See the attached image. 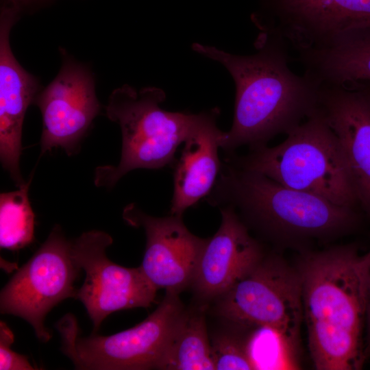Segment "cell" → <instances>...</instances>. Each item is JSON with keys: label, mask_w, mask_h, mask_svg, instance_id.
Listing matches in <instances>:
<instances>
[{"label": "cell", "mask_w": 370, "mask_h": 370, "mask_svg": "<svg viewBox=\"0 0 370 370\" xmlns=\"http://www.w3.org/2000/svg\"><path fill=\"white\" fill-rule=\"evenodd\" d=\"M193 49L223 65L236 85L231 129L223 132L220 147L232 152L247 145H266L277 134H287L319 106L321 84L309 75L293 73L287 48L274 37L260 32L257 52L242 56L195 42Z\"/></svg>", "instance_id": "1"}, {"label": "cell", "mask_w": 370, "mask_h": 370, "mask_svg": "<svg viewBox=\"0 0 370 370\" xmlns=\"http://www.w3.org/2000/svg\"><path fill=\"white\" fill-rule=\"evenodd\" d=\"M113 240L108 233L90 230L71 242L72 258L86 277L75 299L84 306L96 332L111 313L134 308H147L154 301L158 288L140 267L127 268L106 255Z\"/></svg>", "instance_id": "9"}, {"label": "cell", "mask_w": 370, "mask_h": 370, "mask_svg": "<svg viewBox=\"0 0 370 370\" xmlns=\"http://www.w3.org/2000/svg\"><path fill=\"white\" fill-rule=\"evenodd\" d=\"M14 341V335L8 325L0 321V369L34 370L38 369L29 361L27 356L18 354L10 347Z\"/></svg>", "instance_id": "21"}, {"label": "cell", "mask_w": 370, "mask_h": 370, "mask_svg": "<svg viewBox=\"0 0 370 370\" xmlns=\"http://www.w3.org/2000/svg\"><path fill=\"white\" fill-rule=\"evenodd\" d=\"M215 113L184 143L173 175L171 214L182 217L184 211L211 192L221 169L218 155L223 134Z\"/></svg>", "instance_id": "15"}, {"label": "cell", "mask_w": 370, "mask_h": 370, "mask_svg": "<svg viewBox=\"0 0 370 370\" xmlns=\"http://www.w3.org/2000/svg\"><path fill=\"white\" fill-rule=\"evenodd\" d=\"M299 274L308 347L319 370H356L365 362L362 335L370 250L341 247L308 255Z\"/></svg>", "instance_id": "2"}, {"label": "cell", "mask_w": 370, "mask_h": 370, "mask_svg": "<svg viewBox=\"0 0 370 370\" xmlns=\"http://www.w3.org/2000/svg\"><path fill=\"white\" fill-rule=\"evenodd\" d=\"M221 223L207 240L192 286L204 300L217 299L262 258L260 246L231 206L221 209Z\"/></svg>", "instance_id": "13"}, {"label": "cell", "mask_w": 370, "mask_h": 370, "mask_svg": "<svg viewBox=\"0 0 370 370\" xmlns=\"http://www.w3.org/2000/svg\"><path fill=\"white\" fill-rule=\"evenodd\" d=\"M36 103L43 123L41 154L55 148H62L69 156L75 153L100 110L92 74L69 58Z\"/></svg>", "instance_id": "10"}, {"label": "cell", "mask_w": 370, "mask_h": 370, "mask_svg": "<svg viewBox=\"0 0 370 370\" xmlns=\"http://www.w3.org/2000/svg\"><path fill=\"white\" fill-rule=\"evenodd\" d=\"M186 310L179 294L166 291L158 307L133 328L109 335L79 336L74 317L57 324L62 351L75 369L145 370L157 369Z\"/></svg>", "instance_id": "6"}, {"label": "cell", "mask_w": 370, "mask_h": 370, "mask_svg": "<svg viewBox=\"0 0 370 370\" xmlns=\"http://www.w3.org/2000/svg\"><path fill=\"white\" fill-rule=\"evenodd\" d=\"M71 247V242L56 225L1 291V312L25 320L42 342L51 338L44 325L47 314L62 300L75 297L73 284L81 270L72 258Z\"/></svg>", "instance_id": "8"}, {"label": "cell", "mask_w": 370, "mask_h": 370, "mask_svg": "<svg viewBox=\"0 0 370 370\" xmlns=\"http://www.w3.org/2000/svg\"><path fill=\"white\" fill-rule=\"evenodd\" d=\"M217 312L241 325L276 331L296 356L303 316L297 269L276 258H262L217 299Z\"/></svg>", "instance_id": "7"}, {"label": "cell", "mask_w": 370, "mask_h": 370, "mask_svg": "<svg viewBox=\"0 0 370 370\" xmlns=\"http://www.w3.org/2000/svg\"><path fill=\"white\" fill-rule=\"evenodd\" d=\"M286 135L278 145L251 148L245 156L228 162L283 186L356 208L359 204L346 160L319 106Z\"/></svg>", "instance_id": "3"}, {"label": "cell", "mask_w": 370, "mask_h": 370, "mask_svg": "<svg viewBox=\"0 0 370 370\" xmlns=\"http://www.w3.org/2000/svg\"><path fill=\"white\" fill-rule=\"evenodd\" d=\"M209 197L211 204L240 208L267 230L286 236H323L351 229L355 208L283 186L230 162L224 165Z\"/></svg>", "instance_id": "5"}, {"label": "cell", "mask_w": 370, "mask_h": 370, "mask_svg": "<svg viewBox=\"0 0 370 370\" xmlns=\"http://www.w3.org/2000/svg\"><path fill=\"white\" fill-rule=\"evenodd\" d=\"M319 108L338 138L358 204L370 215V89L321 86Z\"/></svg>", "instance_id": "12"}, {"label": "cell", "mask_w": 370, "mask_h": 370, "mask_svg": "<svg viewBox=\"0 0 370 370\" xmlns=\"http://www.w3.org/2000/svg\"><path fill=\"white\" fill-rule=\"evenodd\" d=\"M305 73L321 86L370 87V27L349 31L330 42L299 53Z\"/></svg>", "instance_id": "16"}, {"label": "cell", "mask_w": 370, "mask_h": 370, "mask_svg": "<svg viewBox=\"0 0 370 370\" xmlns=\"http://www.w3.org/2000/svg\"><path fill=\"white\" fill-rule=\"evenodd\" d=\"M247 341L249 354L256 369H295L296 356L274 330L258 327Z\"/></svg>", "instance_id": "19"}, {"label": "cell", "mask_w": 370, "mask_h": 370, "mask_svg": "<svg viewBox=\"0 0 370 370\" xmlns=\"http://www.w3.org/2000/svg\"><path fill=\"white\" fill-rule=\"evenodd\" d=\"M367 88H369V89H370V87Z\"/></svg>", "instance_id": "24"}, {"label": "cell", "mask_w": 370, "mask_h": 370, "mask_svg": "<svg viewBox=\"0 0 370 370\" xmlns=\"http://www.w3.org/2000/svg\"><path fill=\"white\" fill-rule=\"evenodd\" d=\"M210 345L214 369H256L248 352L247 341L232 334L221 332L212 338Z\"/></svg>", "instance_id": "20"}, {"label": "cell", "mask_w": 370, "mask_h": 370, "mask_svg": "<svg viewBox=\"0 0 370 370\" xmlns=\"http://www.w3.org/2000/svg\"><path fill=\"white\" fill-rule=\"evenodd\" d=\"M32 177L14 191L0 195V246L16 251L34 239L35 216L28 198Z\"/></svg>", "instance_id": "18"}, {"label": "cell", "mask_w": 370, "mask_h": 370, "mask_svg": "<svg viewBox=\"0 0 370 370\" xmlns=\"http://www.w3.org/2000/svg\"><path fill=\"white\" fill-rule=\"evenodd\" d=\"M367 340L366 344L365 345L364 354L365 360L370 356V284L369 289V299H368V305L367 310Z\"/></svg>", "instance_id": "22"}, {"label": "cell", "mask_w": 370, "mask_h": 370, "mask_svg": "<svg viewBox=\"0 0 370 370\" xmlns=\"http://www.w3.org/2000/svg\"><path fill=\"white\" fill-rule=\"evenodd\" d=\"M165 98L163 90L156 87L136 90L123 85L112 91L106 112L108 119L120 126L121 156L116 166L96 169L95 186L112 188L132 170L156 169L173 162L177 147L219 111H166L160 107Z\"/></svg>", "instance_id": "4"}, {"label": "cell", "mask_w": 370, "mask_h": 370, "mask_svg": "<svg viewBox=\"0 0 370 370\" xmlns=\"http://www.w3.org/2000/svg\"><path fill=\"white\" fill-rule=\"evenodd\" d=\"M17 15L14 7L3 8L0 22V159L2 166L20 186L22 127L27 108L38 90L36 78L17 62L10 33Z\"/></svg>", "instance_id": "14"}, {"label": "cell", "mask_w": 370, "mask_h": 370, "mask_svg": "<svg viewBox=\"0 0 370 370\" xmlns=\"http://www.w3.org/2000/svg\"><path fill=\"white\" fill-rule=\"evenodd\" d=\"M12 1H24V0H12Z\"/></svg>", "instance_id": "23"}, {"label": "cell", "mask_w": 370, "mask_h": 370, "mask_svg": "<svg viewBox=\"0 0 370 370\" xmlns=\"http://www.w3.org/2000/svg\"><path fill=\"white\" fill-rule=\"evenodd\" d=\"M123 217L129 225L145 230L146 246L140 267L158 289L180 293L192 285L208 239L192 234L182 217H154L135 204L124 208Z\"/></svg>", "instance_id": "11"}, {"label": "cell", "mask_w": 370, "mask_h": 370, "mask_svg": "<svg viewBox=\"0 0 370 370\" xmlns=\"http://www.w3.org/2000/svg\"><path fill=\"white\" fill-rule=\"evenodd\" d=\"M158 369H214L206 320L202 313L185 312Z\"/></svg>", "instance_id": "17"}]
</instances>
